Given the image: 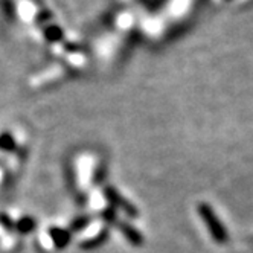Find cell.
I'll return each mask as SVG.
<instances>
[{"instance_id":"obj_3","label":"cell","mask_w":253,"mask_h":253,"mask_svg":"<svg viewBox=\"0 0 253 253\" xmlns=\"http://www.w3.org/2000/svg\"><path fill=\"white\" fill-rule=\"evenodd\" d=\"M118 229H119V230H122V233L125 235V238L128 240L130 243L137 244V246L143 243L142 235H140V233H139L133 226L126 224V223H121V224H118Z\"/></svg>"},{"instance_id":"obj_4","label":"cell","mask_w":253,"mask_h":253,"mask_svg":"<svg viewBox=\"0 0 253 253\" xmlns=\"http://www.w3.org/2000/svg\"><path fill=\"white\" fill-rule=\"evenodd\" d=\"M50 233H52L53 241H55V244H57L58 247H64V246L70 241V235H69L66 230H61V229H52Z\"/></svg>"},{"instance_id":"obj_2","label":"cell","mask_w":253,"mask_h":253,"mask_svg":"<svg viewBox=\"0 0 253 253\" xmlns=\"http://www.w3.org/2000/svg\"><path fill=\"white\" fill-rule=\"evenodd\" d=\"M105 195H107V200L110 202L115 208H119L121 211H124L126 215L130 216H137V211L134 206H131L126 200H124V197L119 195V192L116 189H113L112 186H108L105 189Z\"/></svg>"},{"instance_id":"obj_1","label":"cell","mask_w":253,"mask_h":253,"mask_svg":"<svg viewBox=\"0 0 253 253\" xmlns=\"http://www.w3.org/2000/svg\"><path fill=\"white\" fill-rule=\"evenodd\" d=\"M198 212H200L205 224L208 226L212 238L216 243H226L227 241V232H226L224 226L221 224V221L218 220V216H216L215 212L212 211V208L206 203H202L200 206H198Z\"/></svg>"}]
</instances>
